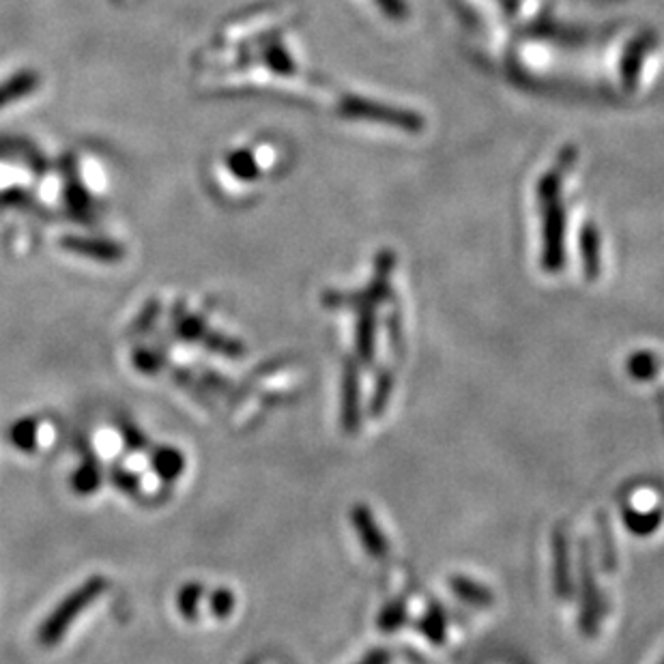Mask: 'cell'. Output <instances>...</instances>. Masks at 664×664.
I'll list each match as a JSON object with an SVG mask.
<instances>
[{
    "label": "cell",
    "instance_id": "8fae6325",
    "mask_svg": "<svg viewBox=\"0 0 664 664\" xmlns=\"http://www.w3.org/2000/svg\"><path fill=\"white\" fill-rule=\"evenodd\" d=\"M11 441L16 443L20 450H33L37 443V424L31 420L16 424L11 430Z\"/></svg>",
    "mask_w": 664,
    "mask_h": 664
},
{
    "label": "cell",
    "instance_id": "2e32d148",
    "mask_svg": "<svg viewBox=\"0 0 664 664\" xmlns=\"http://www.w3.org/2000/svg\"><path fill=\"white\" fill-rule=\"evenodd\" d=\"M198 596H200V587H198V585H187V587L181 591V596H179V609H181L187 617H194Z\"/></svg>",
    "mask_w": 664,
    "mask_h": 664
},
{
    "label": "cell",
    "instance_id": "3957f363",
    "mask_svg": "<svg viewBox=\"0 0 664 664\" xmlns=\"http://www.w3.org/2000/svg\"><path fill=\"white\" fill-rule=\"evenodd\" d=\"M342 426L346 432L359 428V370L351 359L344 364L342 377Z\"/></svg>",
    "mask_w": 664,
    "mask_h": 664
},
{
    "label": "cell",
    "instance_id": "277c9868",
    "mask_svg": "<svg viewBox=\"0 0 664 664\" xmlns=\"http://www.w3.org/2000/svg\"><path fill=\"white\" fill-rule=\"evenodd\" d=\"M351 516H353V525H355L357 536H359V540H362V544L366 546V551L372 557H383L387 553V542L383 538V533H381L377 521H374L372 514L368 512V508H364V505H357V508H353Z\"/></svg>",
    "mask_w": 664,
    "mask_h": 664
},
{
    "label": "cell",
    "instance_id": "8992f818",
    "mask_svg": "<svg viewBox=\"0 0 664 664\" xmlns=\"http://www.w3.org/2000/svg\"><path fill=\"white\" fill-rule=\"evenodd\" d=\"M452 589L458 598H463L465 602L475 604V606H488L490 602H493V596H490V591L486 587L465 579V576H454Z\"/></svg>",
    "mask_w": 664,
    "mask_h": 664
},
{
    "label": "cell",
    "instance_id": "52a82bcc",
    "mask_svg": "<svg viewBox=\"0 0 664 664\" xmlns=\"http://www.w3.org/2000/svg\"><path fill=\"white\" fill-rule=\"evenodd\" d=\"M357 349H359V359L370 364L374 353V316L370 312L362 316V323L357 327Z\"/></svg>",
    "mask_w": 664,
    "mask_h": 664
},
{
    "label": "cell",
    "instance_id": "5b68a950",
    "mask_svg": "<svg viewBox=\"0 0 664 664\" xmlns=\"http://www.w3.org/2000/svg\"><path fill=\"white\" fill-rule=\"evenodd\" d=\"M553 555H555V591L559 598L568 600L572 594L570 555H568V538L561 529H557L553 536Z\"/></svg>",
    "mask_w": 664,
    "mask_h": 664
},
{
    "label": "cell",
    "instance_id": "5bb4252c",
    "mask_svg": "<svg viewBox=\"0 0 664 664\" xmlns=\"http://www.w3.org/2000/svg\"><path fill=\"white\" fill-rule=\"evenodd\" d=\"M233 609H235L233 594H230V591H226V589L215 591L213 598H211V611L215 613V617H226Z\"/></svg>",
    "mask_w": 664,
    "mask_h": 664
},
{
    "label": "cell",
    "instance_id": "9a60e30c",
    "mask_svg": "<svg viewBox=\"0 0 664 664\" xmlns=\"http://www.w3.org/2000/svg\"><path fill=\"white\" fill-rule=\"evenodd\" d=\"M422 630H424V634H428L432 641L441 643L445 639V619H443V615H439V613L428 615L426 622L422 624Z\"/></svg>",
    "mask_w": 664,
    "mask_h": 664
},
{
    "label": "cell",
    "instance_id": "e0dca14e",
    "mask_svg": "<svg viewBox=\"0 0 664 664\" xmlns=\"http://www.w3.org/2000/svg\"><path fill=\"white\" fill-rule=\"evenodd\" d=\"M402 619H404V611H402V606L400 604H394V606H389V609H385L383 617H381V628L385 630H394L402 624Z\"/></svg>",
    "mask_w": 664,
    "mask_h": 664
},
{
    "label": "cell",
    "instance_id": "d6986e66",
    "mask_svg": "<svg viewBox=\"0 0 664 664\" xmlns=\"http://www.w3.org/2000/svg\"><path fill=\"white\" fill-rule=\"evenodd\" d=\"M660 664H664V660H662V662H660Z\"/></svg>",
    "mask_w": 664,
    "mask_h": 664
},
{
    "label": "cell",
    "instance_id": "6da1fadb",
    "mask_svg": "<svg viewBox=\"0 0 664 664\" xmlns=\"http://www.w3.org/2000/svg\"><path fill=\"white\" fill-rule=\"evenodd\" d=\"M108 587H110V583H108V579H104V576H93V579L86 581L82 587L71 591V594L59 606H56L46 622L41 624V628H39L41 645L50 647L54 643H59L67 634L69 626L76 622L78 615L89 609V606L99 596H104Z\"/></svg>",
    "mask_w": 664,
    "mask_h": 664
},
{
    "label": "cell",
    "instance_id": "ba28073f",
    "mask_svg": "<svg viewBox=\"0 0 664 664\" xmlns=\"http://www.w3.org/2000/svg\"><path fill=\"white\" fill-rule=\"evenodd\" d=\"M155 471L162 475L164 480H175L183 471V456L177 450H162L155 454Z\"/></svg>",
    "mask_w": 664,
    "mask_h": 664
},
{
    "label": "cell",
    "instance_id": "ac0fdd59",
    "mask_svg": "<svg viewBox=\"0 0 664 664\" xmlns=\"http://www.w3.org/2000/svg\"><path fill=\"white\" fill-rule=\"evenodd\" d=\"M389 662V654L383 652V649H377V652L368 654L359 664H387Z\"/></svg>",
    "mask_w": 664,
    "mask_h": 664
},
{
    "label": "cell",
    "instance_id": "4fadbf2b",
    "mask_svg": "<svg viewBox=\"0 0 664 664\" xmlns=\"http://www.w3.org/2000/svg\"><path fill=\"white\" fill-rule=\"evenodd\" d=\"M97 484H99V469L93 463L84 465L74 478V486L78 493H93Z\"/></svg>",
    "mask_w": 664,
    "mask_h": 664
},
{
    "label": "cell",
    "instance_id": "30bf717a",
    "mask_svg": "<svg viewBox=\"0 0 664 664\" xmlns=\"http://www.w3.org/2000/svg\"><path fill=\"white\" fill-rule=\"evenodd\" d=\"M656 366L658 362L652 353H637L628 359V372L634 379H652Z\"/></svg>",
    "mask_w": 664,
    "mask_h": 664
},
{
    "label": "cell",
    "instance_id": "9c48e42d",
    "mask_svg": "<svg viewBox=\"0 0 664 664\" xmlns=\"http://www.w3.org/2000/svg\"><path fill=\"white\" fill-rule=\"evenodd\" d=\"M660 514L658 512H647V514H639V512H632L628 510L624 514V521L628 525L630 531L639 533V536H647V533L656 531V527L660 525Z\"/></svg>",
    "mask_w": 664,
    "mask_h": 664
},
{
    "label": "cell",
    "instance_id": "7c38bea8",
    "mask_svg": "<svg viewBox=\"0 0 664 664\" xmlns=\"http://www.w3.org/2000/svg\"><path fill=\"white\" fill-rule=\"evenodd\" d=\"M392 389H394V374L383 372V377L379 379V385H377V392H374V398H372V413L374 415L383 413V409L387 407V402H389V396H392Z\"/></svg>",
    "mask_w": 664,
    "mask_h": 664
},
{
    "label": "cell",
    "instance_id": "7a4b0ae2",
    "mask_svg": "<svg viewBox=\"0 0 664 664\" xmlns=\"http://www.w3.org/2000/svg\"><path fill=\"white\" fill-rule=\"evenodd\" d=\"M581 598H583V615L581 626L585 634H596L602 619V598L600 589L594 581V572H591V561L587 544H583V557H581Z\"/></svg>",
    "mask_w": 664,
    "mask_h": 664
}]
</instances>
